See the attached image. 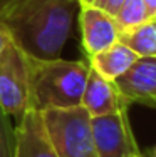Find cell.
<instances>
[{
	"mask_svg": "<svg viewBox=\"0 0 156 157\" xmlns=\"http://www.w3.org/2000/svg\"><path fill=\"white\" fill-rule=\"evenodd\" d=\"M79 0H3L0 27L25 55L61 59Z\"/></svg>",
	"mask_w": 156,
	"mask_h": 157,
	"instance_id": "cell-1",
	"label": "cell"
},
{
	"mask_svg": "<svg viewBox=\"0 0 156 157\" xmlns=\"http://www.w3.org/2000/svg\"><path fill=\"white\" fill-rule=\"evenodd\" d=\"M25 60L29 77L27 109L44 112L81 105L91 69L87 60H42L29 55H25Z\"/></svg>",
	"mask_w": 156,
	"mask_h": 157,
	"instance_id": "cell-2",
	"label": "cell"
},
{
	"mask_svg": "<svg viewBox=\"0 0 156 157\" xmlns=\"http://www.w3.org/2000/svg\"><path fill=\"white\" fill-rule=\"evenodd\" d=\"M57 157H98L92 140L91 115L82 105L40 112Z\"/></svg>",
	"mask_w": 156,
	"mask_h": 157,
	"instance_id": "cell-3",
	"label": "cell"
},
{
	"mask_svg": "<svg viewBox=\"0 0 156 157\" xmlns=\"http://www.w3.org/2000/svg\"><path fill=\"white\" fill-rule=\"evenodd\" d=\"M29 77L25 54L12 40L0 50V109L20 121L27 110Z\"/></svg>",
	"mask_w": 156,
	"mask_h": 157,
	"instance_id": "cell-4",
	"label": "cell"
},
{
	"mask_svg": "<svg viewBox=\"0 0 156 157\" xmlns=\"http://www.w3.org/2000/svg\"><path fill=\"white\" fill-rule=\"evenodd\" d=\"M92 140L98 157H126L139 152L128 119V109L91 117Z\"/></svg>",
	"mask_w": 156,
	"mask_h": 157,
	"instance_id": "cell-5",
	"label": "cell"
},
{
	"mask_svg": "<svg viewBox=\"0 0 156 157\" xmlns=\"http://www.w3.org/2000/svg\"><path fill=\"white\" fill-rule=\"evenodd\" d=\"M113 84L129 104L156 107V57H138Z\"/></svg>",
	"mask_w": 156,
	"mask_h": 157,
	"instance_id": "cell-6",
	"label": "cell"
},
{
	"mask_svg": "<svg viewBox=\"0 0 156 157\" xmlns=\"http://www.w3.org/2000/svg\"><path fill=\"white\" fill-rule=\"evenodd\" d=\"M79 25L82 33V47L87 57L99 54L118 42L119 27L114 17L96 5L79 3Z\"/></svg>",
	"mask_w": 156,
	"mask_h": 157,
	"instance_id": "cell-7",
	"label": "cell"
},
{
	"mask_svg": "<svg viewBox=\"0 0 156 157\" xmlns=\"http://www.w3.org/2000/svg\"><path fill=\"white\" fill-rule=\"evenodd\" d=\"M14 157H57L40 112L27 109L17 122L14 130Z\"/></svg>",
	"mask_w": 156,
	"mask_h": 157,
	"instance_id": "cell-8",
	"label": "cell"
},
{
	"mask_svg": "<svg viewBox=\"0 0 156 157\" xmlns=\"http://www.w3.org/2000/svg\"><path fill=\"white\" fill-rule=\"evenodd\" d=\"M81 105L87 110L91 117H98V115H106L122 109H129L131 104L122 99L113 80H107L94 69H89Z\"/></svg>",
	"mask_w": 156,
	"mask_h": 157,
	"instance_id": "cell-9",
	"label": "cell"
},
{
	"mask_svg": "<svg viewBox=\"0 0 156 157\" xmlns=\"http://www.w3.org/2000/svg\"><path fill=\"white\" fill-rule=\"evenodd\" d=\"M136 60H138V55L133 50H129L126 45H122L121 42H116L114 45L107 47L106 50L87 57L91 69H94L96 72L101 74L107 80L118 78Z\"/></svg>",
	"mask_w": 156,
	"mask_h": 157,
	"instance_id": "cell-10",
	"label": "cell"
},
{
	"mask_svg": "<svg viewBox=\"0 0 156 157\" xmlns=\"http://www.w3.org/2000/svg\"><path fill=\"white\" fill-rule=\"evenodd\" d=\"M118 42L133 50L138 57H156V17L121 29Z\"/></svg>",
	"mask_w": 156,
	"mask_h": 157,
	"instance_id": "cell-11",
	"label": "cell"
},
{
	"mask_svg": "<svg viewBox=\"0 0 156 157\" xmlns=\"http://www.w3.org/2000/svg\"><path fill=\"white\" fill-rule=\"evenodd\" d=\"M146 10H144V3L143 0H124L122 5L119 7L118 13L114 15L118 27L121 29H128L133 25H138L141 22L146 20Z\"/></svg>",
	"mask_w": 156,
	"mask_h": 157,
	"instance_id": "cell-12",
	"label": "cell"
},
{
	"mask_svg": "<svg viewBox=\"0 0 156 157\" xmlns=\"http://www.w3.org/2000/svg\"><path fill=\"white\" fill-rule=\"evenodd\" d=\"M0 157H14V130L9 115L0 109Z\"/></svg>",
	"mask_w": 156,
	"mask_h": 157,
	"instance_id": "cell-13",
	"label": "cell"
},
{
	"mask_svg": "<svg viewBox=\"0 0 156 157\" xmlns=\"http://www.w3.org/2000/svg\"><path fill=\"white\" fill-rule=\"evenodd\" d=\"M122 2L124 0H98L94 5L104 10L106 13H109L111 17H114L118 13V10H119V7L122 5Z\"/></svg>",
	"mask_w": 156,
	"mask_h": 157,
	"instance_id": "cell-14",
	"label": "cell"
},
{
	"mask_svg": "<svg viewBox=\"0 0 156 157\" xmlns=\"http://www.w3.org/2000/svg\"><path fill=\"white\" fill-rule=\"evenodd\" d=\"M144 10H146V17L153 18L156 17V0H143Z\"/></svg>",
	"mask_w": 156,
	"mask_h": 157,
	"instance_id": "cell-15",
	"label": "cell"
},
{
	"mask_svg": "<svg viewBox=\"0 0 156 157\" xmlns=\"http://www.w3.org/2000/svg\"><path fill=\"white\" fill-rule=\"evenodd\" d=\"M7 42H9V35H7V32L0 27V50L3 48V45H5Z\"/></svg>",
	"mask_w": 156,
	"mask_h": 157,
	"instance_id": "cell-16",
	"label": "cell"
},
{
	"mask_svg": "<svg viewBox=\"0 0 156 157\" xmlns=\"http://www.w3.org/2000/svg\"><path fill=\"white\" fill-rule=\"evenodd\" d=\"M126 157H146V155H143L141 152H136V154H129V155H126Z\"/></svg>",
	"mask_w": 156,
	"mask_h": 157,
	"instance_id": "cell-17",
	"label": "cell"
},
{
	"mask_svg": "<svg viewBox=\"0 0 156 157\" xmlns=\"http://www.w3.org/2000/svg\"><path fill=\"white\" fill-rule=\"evenodd\" d=\"M151 157H156V149H154V151H153V155H151Z\"/></svg>",
	"mask_w": 156,
	"mask_h": 157,
	"instance_id": "cell-18",
	"label": "cell"
},
{
	"mask_svg": "<svg viewBox=\"0 0 156 157\" xmlns=\"http://www.w3.org/2000/svg\"><path fill=\"white\" fill-rule=\"evenodd\" d=\"M79 3H81V0H79Z\"/></svg>",
	"mask_w": 156,
	"mask_h": 157,
	"instance_id": "cell-19",
	"label": "cell"
}]
</instances>
